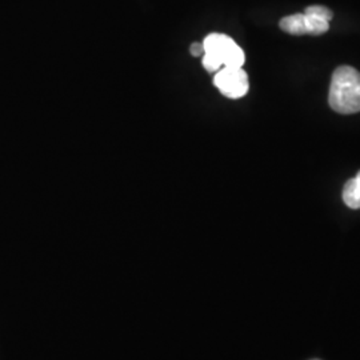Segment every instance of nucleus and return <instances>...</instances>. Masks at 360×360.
Wrapping results in <instances>:
<instances>
[{"instance_id": "1", "label": "nucleus", "mask_w": 360, "mask_h": 360, "mask_svg": "<svg viewBox=\"0 0 360 360\" xmlns=\"http://www.w3.org/2000/svg\"><path fill=\"white\" fill-rule=\"evenodd\" d=\"M328 102L331 108L343 115L360 112V72L358 70L342 65L335 70Z\"/></svg>"}, {"instance_id": "2", "label": "nucleus", "mask_w": 360, "mask_h": 360, "mask_svg": "<svg viewBox=\"0 0 360 360\" xmlns=\"http://www.w3.org/2000/svg\"><path fill=\"white\" fill-rule=\"evenodd\" d=\"M205 53L214 56L223 67H243L245 55L233 39L223 34H210L205 41Z\"/></svg>"}, {"instance_id": "3", "label": "nucleus", "mask_w": 360, "mask_h": 360, "mask_svg": "<svg viewBox=\"0 0 360 360\" xmlns=\"http://www.w3.org/2000/svg\"><path fill=\"white\" fill-rule=\"evenodd\" d=\"M214 84L230 99L243 98L250 89L248 75L242 67H223L217 72Z\"/></svg>"}, {"instance_id": "4", "label": "nucleus", "mask_w": 360, "mask_h": 360, "mask_svg": "<svg viewBox=\"0 0 360 360\" xmlns=\"http://www.w3.org/2000/svg\"><path fill=\"white\" fill-rule=\"evenodd\" d=\"M279 26L290 35H322L328 31L330 22L309 13H295L283 18Z\"/></svg>"}, {"instance_id": "5", "label": "nucleus", "mask_w": 360, "mask_h": 360, "mask_svg": "<svg viewBox=\"0 0 360 360\" xmlns=\"http://www.w3.org/2000/svg\"><path fill=\"white\" fill-rule=\"evenodd\" d=\"M343 200L352 210L360 208V171L354 179L348 180L343 188Z\"/></svg>"}, {"instance_id": "6", "label": "nucleus", "mask_w": 360, "mask_h": 360, "mask_svg": "<svg viewBox=\"0 0 360 360\" xmlns=\"http://www.w3.org/2000/svg\"><path fill=\"white\" fill-rule=\"evenodd\" d=\"M304 13L322 18V19L327 20V22H330L333 19V16H334V13H333L331 10H328V8L323 7V6H311V7H307Z\"/></svg>"}, {"instance_id": "7", "label": "nucleus", "mask_w": 360, "mask_h": 360, "mask_svg": "<svg viewBox=\"0 0 360 360\" xmlns=\"http://www.w3.org/2000/svg\"><path fill=\"white\" fill-rule=\"evenodd\" d=\"M202 63H203V67L206 68L208 72H218V71L221 70V67H223V65H220L214 56L207 55V53L203 55V58H202Z\"/></svg>"}, {"instance_id": "8", "label": "nucleus", "mask_w": 360, "mask_h": 360, "mask_svg": "<svg viewBox=\"0 0 360 360\" xmlns=\"http://www.w3.org/2000/svg\"><path fill=\"white\" fill-rule=\"evenodd\" d=\"M190 53L195 56V58L203 56L205 55V46H203V43H193L191 47H190Z\"/></svg>"}, {"instance_id": "9", "label": "nucleus", "mask_w": 360, "mask_h": 360, "mask_svg": "<svg viewBox=\"0 0 360 360\" xmlns=\"http://www.w3.org/2000/svg\"><path fill=\"white\" fill-rule=\"evenodd\" d=\"M314 360H319V359H314Z\"/></svg>"}]
</instances>
